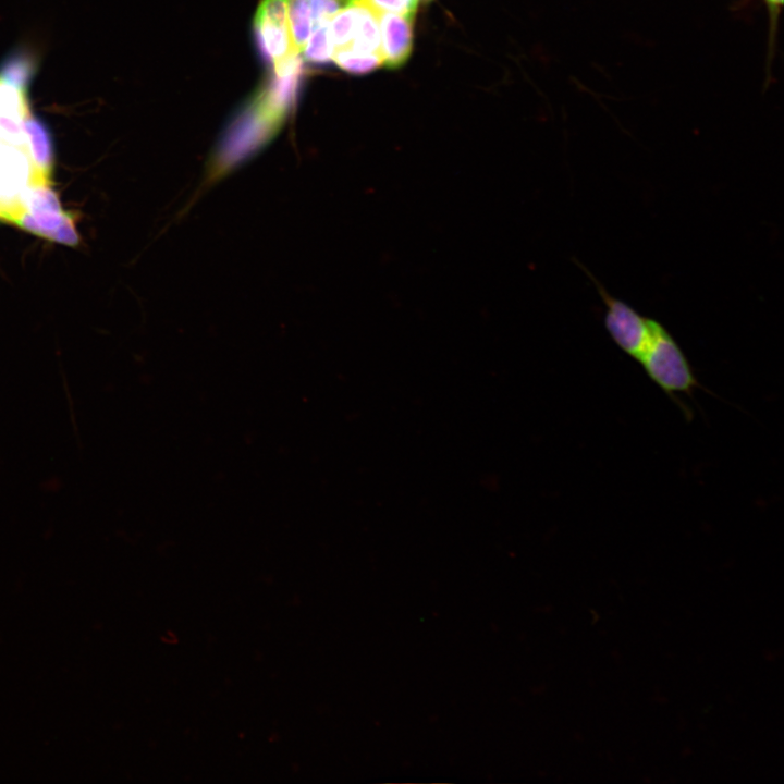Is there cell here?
Returning a JSON list of instances; mask_svg holds the SVG:
<instances>
[{"instance_id": "obj_5", "label": "cell", "mask_w": 784, "mask_h": 784, "mask_svg": "<svg viewBox=\"0 0 784 784\" xmlns=\"http://www.w3.org/2000/svg\"><path fill=\"white\" fill-rule=\"evenodd\" d=\"M355 0H289V28L293 50L299 54L309 37L338 11Z\"/></svg>"}, {"instance_id": "obj_9", "label": "cell", "mask_w": 784, "mask_h": 784, "mask_svg": "<svg viewBox=\"0 0 784 784\" xmlns=\"http://www.w3.org/2000/svg\"><path fill=\"white\" fill-rule=\"evenodd\" d=\"M302 52L304 53V59L308 62L322 64L331 61L328 22L314 32Z\"/></svg>"}, {"instance_id": "obj_1", "label": "cell", "mask_w": 784, "mask_h": 784, "mask_svg": "<svg viewBox=\"0 0 784 784\" xmlns=\"http://www.w3.org/2000/svg\"><path fill=\"white\" fill-rule=\"evenodd\" d=\"M379 14L370 0H355L328 21L330 59L341 70L364 75L383 65Z\"/></svg>"}, {"instance_id": "obj_2", "label": "cell", "mask_w": 784, "mask_h": 784, "mask_svg": "<svg viewBox=\"0 0 784 784\" xmlns=\"http://www.w3.org/2000/svg\"><path fill=\"white\" fill-rule=\"evenodd\" d=\"M637 363L648 378L658 385L688 416V409L677 394L693 396L703 389L695 376L684 351L670 331L654 319L649 342Z\"/></svg>"}, {"instance_id": "obj_4", "label": "cell", "mask_w": 784, "mask_h": 784, "mask_svg": "<svg viewBox=\"0 0 784 784\" xmlns=\"http://www.w3.org/2000/svg\"><path fill=\"white\" fill-rule=\"evenodd\" d=\"M581 268L604 303V327L610 338L621 351L637 362L649 342L654 319L641 315L624 301L609 294L586 267Z\"/></svg>"}, {"instance_id": "obj_8", "label": "cell", "mask_w": 784, "mask_h": 784, "mask_svg": "<svg viewBox=\"0 0 784 784\" xmlns=\"http://www.w3.org/2000/svg\"><path fill=\"white\" fill-rule=\"evenodd\" d=\"M23 124L28 136L29 148L37 168L47 176L50 174L52 146L51 136L46 124L28 108L23 115Z\"/></svg>"}, {"instance_id": "obj_6", "label": "cell", "mask_w": 784, "mask_h": 784, "mask_svg": "<svg viewBox=\"0 0 784 784\" xmlns=\"http://www.w3.org/2000/svg\"><path fill=\"white\" fill-rule=\"evenodd\" d=\"M415 16L380 10L379 24L383 65L390 70L403 66L414 47Z\"/></svg>"}, {"instance_id": "obj_3", "label": "cell", "mask_w": 784, "mask_h": 784, "mask_svg": "<svg viewBox=\"0 0 784 784\" xmlns=\"http://www.w3.org/2000/svg\"><path fill=\"white\" fill-rule=\"evenodd\" d=\"M287 11L289 0H260L254 19L259 49L280 76L301 70L299 54L291 44Z\"/></svg>"}, {"instance_id": "obj_10", "label": "cell", "mask_w": 784, "mask_h": 784, "mask_svg": "<svg viewBox=\"0 0 784 784\" xmlns=\"http://www.w3.org/2000/svg\"><path fill=\"white\" fill-rule=\"evenodd\" d=\"M375 7L388 12L416 16L419 0H370Z\"/></svg>"}, {"instance_id": "obj_7", "label": "cell", "mask_w": 784, "mask_h": 784, "mask_svg": "<svg viewBox=\"0 0 784 784\" xmlns=\"http://www.w3.org/2000/svg\"><path fill=\"white\" fill-rule=\"evenodd\" d=\"M37 71V61L33 53L25 49L9 52L0 62V83L27 94Z\"/></svg>"}]
</instances>
